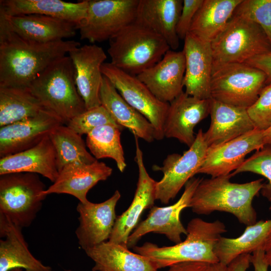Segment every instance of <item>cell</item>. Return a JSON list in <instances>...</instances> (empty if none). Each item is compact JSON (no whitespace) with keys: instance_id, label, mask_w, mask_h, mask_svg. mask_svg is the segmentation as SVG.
Returning a JSON list of instances; mask_svg holds the SVG:
<instances>
[{"instance_id":"22","label":"cell","mask_w":271,"mask_h":271,"mask_svg":"<svg viewBox=\"0 0 271 271\" xmlns=\"http://www.w3.org/2000/svg\"><path fill=\"white\" fill-rule=\"evenodd\" d=\"M210 125L204 132L208 147L219 145L255 128L246 108L210 99Z\"/></svg>"},{"instance_id":"33","label":"cell","mask_w":271,"mask_h":271,"mask_svg":"<svg viewBox=\"0 0 271 271\" xmlns=\"http://www.w3.org/2000/svg\"><path fill=\"white\" fill-rule=\"evenodd\" d=\"M49 136L55 150L59 173L70 164H90L97 161L87 151L82 136L66 125L61 124L55 127Z\"/></svg>"},{"instance_id":"27","label":"cell","mask_w":271,"mask_h":271,"mask_svg":"<svg viewBox=\"0 0 271 271\" xmlns=\"http://www.w3.org/2000/svg\"><path fill=\"white\" fill-rule=\"evenodd\" d=\"M22 228L0 217V271L22 268L31 271H54L31 253Z\"/></svg>"},{"instance_id":"16","label":"cell","mask_w":271,"mask_h":271,"mask_svg":"<svg viewBox=\"0 0 271 271\" xmlns=\"http://www.w3.org/2000/svg\"><path fill=\"white\" fill-rule=\"evenodd\" d=\"M68 54L74 67L76 87L86 109L101 105V66L107 58L103 49L94 44L85 45Z\"/></svg>"},{"instance_id":"13","label":"cell","mask_w":271,"mask_h":271,"mask_svg":"<svg viewBox=\"0 0 271 271\" xmlns=\"http://www.w3.org/2000/svg\"><path fill=\"white\" fill-rule=\"evenodd\" d=\"M264 146V130L255 128L225 143L209 147L197 174L212 177L228 175L242 164L248 154Z\"/></svg>"},{"instance_id":"38","label":"cell","mask_w":271,"mask_h":271,"mask_svg":"<svg viewBox=\"0 0 271 271\" xmlns=\"http://www.w3.org/2000/svg\"><path fill=\"white\" fill-rule=\"evenodd\" d=\"M247 111L255 128L264 130L271 125V82L264 86Z\"/></svg>"},{"instance_id":"28","label":"cell","mask_w":271,"mask_h":271,"mask_svg":"<svg viewBox=\"0 0 271 271\" xmlns=\"http://www.w3.org/2000/svg\"><path fill=\"white\" fill-rule=\"evenodd\" d=\"M100 99L101 105L109 112L118 125L128 128L134 136L148 143L155 140L153 125L124 100L104 76L100 90Z\"/></svg>"},{"instance_id":"43","label":"cell","mask_w":271,"mask_h":271,"mask_svg":"<svg viewBox=\"0 0 271 271\" xmlns=\"http://www.w3.org/2000/svg\"><path fill=\"white\" fill-rule=\"evenodd\" d=\"M251 254H244L234 259L228 266L230 271H246L249 268Z\"/></svg>"},{"instance_id":"14","label":"cell","mask_w":271,"mask_h":271,"mask_svg":"<svg viewBox=\"0 0 271 271\" xmlns=\"http://www.w3.org/2000/svg\"><path fill=\"white\" fill-rule=\"evenodd\" d=\"M136 144L135 160L139 170L137 189L131 203L121 215L116 217L108 241L127 246L128 238L137 226L145 210L154 206L156 200L157 182L151 178L145 166L143 154L138 138L134 136Z\"/></svg>"},{"instance_id":"36","label":"cell","mask_w":271,"mask_h":271,"mask_svg":"<svg viewBox=\"0 0 271 271\" xmlns=\"http://www.w3.org/2000/svg\"><path fill=\"white\" fill-rule=\"evenodd\" d=\"M232 16L240 17L258 25L271 44V0H242Z\"/></svg>"},{"instance_id":"40","label":"cell","mask_w":271,"mask_h":271,"mask_svg":"<svg viewBox=\"0 0 271 271\" xmlns=\"http://www.w3.org/2000/svg\"><path fill=\"white\" fill-rule=\"evenodd\" d=\"M245 63L264 73L266 76V85L271 82V51L255 56Z\"/></svg>"},{"instance_id":"10","label":"cell","mask_w":271,"mask_h":271,"mask_svg":"<svg viewBox=\"0 0 271 271\" xmlns=\"http://www.w3.org/2000/svg\"><path fill=\"white\" fill-rule=\"evenodd\" d=\"M101 72L124 100L153 125L155 140L163 139L169 103L158 99L137 76L125 72L110 62L103 64Z\"/></svg>"},{"instance_id":"19","label":"cell","mask_w":271,"mask_h":271,"mask_svg":"<svg viewBox=\"0 0 271 271\" xmlns=\"http://www.w3.org/2000/svg\"><path fill=\"white\" fill-rule=\"evenodd\" d=\"M210 99H200L183 91L170 102L164 124L165 137L191 147L195 140L194 127L210 113Z\"/></svg>"},{"instance_id":"41","label":"cell","mask_w":271,"mask_h":271,"mask_svg":"<svg viewBox=\"0 0 271 271\" xmlns=\"http://www.w3.org/2000/svg\"><path fill=\"white\" fill-rule=\"evenodd\" d=\"M214 264L200 261L183 262L170 266L164 271H213Z\"/></svg>"},{"instance_id":"23","label":"cell","mask_w":271,"mask_h":271,"mask_svg":"<svg viewBox=\"0 0 271 271\" xmlns=\"http://www.w3.org/2000/svg\"><path fill=\"white\" fill-rule=\"evenodd\" d=\"M182 6V0H140L136 21L160 35L176 51L179 46L176 28Z\"/></svg>"},{"instance_id":"34","label":"cell","mask_w":271,"mask_h":271,"mask_svg":"<svg viewBox=\"0 0 271 271\" xmlns=\"http://www.w3.org/2000/svg\"><path fill=\"white\" fill-rule=\"evenodd\" d=\"M123 129L118 125H101L86 134V145L97 160L106 158L113 159L120 172H123L126 166L120 142Z\"/></svg>"},{"instance_id":"4","label":"cell","mask_w":271,"mask_h":271,"mask_svg":"<svg viewBox=\"0 0 271 271\" xmlns=\"http://www.w3.org/2000/svg\"><path fill=\"white\" fill-rule=\"evenodd\" d=\"M43 107L67 125L86 111L75 84L74 70L69 56L55 61L40 73L28 87Z\"/></svg>"},{"instance_id":"44","label":"cell","mask_w":271,"mask_h":271,"mask_svg":"<svg viewBox=\"0 0 271 271\" xmlns=\"http://www.w3.org/2000/svg\"><path fill=\"white\" fill-rule=\"evenodd\" d=\"M262 249L264 252V258L268 266L271 267V234L266 239Z\"/></svg>"},{"instance_id":"12","label":"cell","mask_w":271,"mask_h":271,"mask_svg":"<svg viewBox=\"0 0 271 271\" xmlns=\"http://www.w3.org/2000/svg\"><path fill=\"white\" fill-rule=\"evenodd\" d=\"M201 179L195 177L190 179L185 184L181 197L174 204L151 208L147 218L138 224L129 235L127 247H134L143 236L152 232L164 234L175 244L181 242L182 235L187 234L186 228L181 221V213L190 207L193 195Z\"/></svg>"},{"instance_id":"42","label":"cell","mask_w":271,"mask_h":271,"mask_svg":"<svg viewBox=\"0 0 271 271\" xmlns=\"http://www.w3.org/2000/svg\"><path fill=\"white\" fill-rule=\"evenodd\" d=\"M250 262L253 266L254 271H268L269 266L264 258V252L262 248L252 253Z\"/></svg>"},{"instance_id":"1","label":"cell","mask_w":271,"mask_h":271,"mask_svg":"<svg viewBox=\"0 0 271 271\" xmlns=\"http://www.w3.org/2000/svg\"><path fill=\"white\" fill-rule=\"evenodd\" d=\"M79 46L74 40L43 43L26 39L0 14V86L29 87L50 64Z\"/></svg>"},{"instance_id":"24","label":"cell","mask_w":271,"mask_h":271,"mask_svg":"<svg viewBox=\"0 0 271 271\" xmlns=\"http://www.w3.org/2000/svg\"><path fill=\"white\" fill-rule=\"evenodd\" d=\"M27 172L37 174L54 183L57 179L56 152L49 134L24 151L0 159V175Z\"/></svg>"},{"instance_id":"11","label":"cell","mask_w":271,"mask_h":271,"mask_svg":"<svg viewBox=\"0 0 271 271\" xmlns=\"http://www.w3.org/2000/svg\"><path fill=\"white\" fill-rule=\"evenodd\" d=\"M208 145L202 129H199L193 144L182 155L172 154L164 160L162 166L155 165V171L163 173L156 185V200L168 204L195 174L205 158Z\"/></svg>"},{"instance_id":"29","label":"cell","mask_w":271,"mask_h":271,"mask_svg":"<svg viewBox=\"0 0 271 271\" xmlns=\"http://www.w3.org/2000/svg\"><path fill=\"white\" fill-rule=\"evenodd\" d=\"M94 262L92 271H158L155 263L122 245L103 242L85 250Z\"/></svg>"},{"instance_id":"35","label":"cell","mask_w":271,"mask_h":271,"mask_svg":"<svg viewBox=\"0 0 271 271\" xmlns=\"http://www.w3.org/2000/svg\"><path fill=\"white\" fill-rule=\"evenodd\" d=\"M243 172H251L264 177L267 182L260 190L262 196L271 203V145H265L256 151L251 156L233 173V176Z\"/></svg>"},{"instance_id":"18","label":"cell","mask_w":271,"mask_h":271,"mask_svg":"<svg viewBox=\"0 0 271 271\" xmlns=\"http://www.w3.org/2000/svg\"><path fill=\"white\" fill-rule=\"evenodd\" d=\"M184 41L185 92L200 99H211L210 86L213 73L211 43L190 33Z\"/></svg>"},{"instance_id":"46","label":"cell","mask_w":271,"mask_h":271,"mask_svg":"<svg viewBox=\"0 0 271 271\" xmlns=\"http://www.w3.org/2000/svg\"><path fill=\"white\" fill-rule=\"evenodd\" d=\"M213 271H230L228 265L218 262L214 264Z\"/></svg>"},{"instance_id":"37","label":"cell","mask_w":271,"mask_h":271,"mask_svg":"<svg viewBox=\"0 0 271 271\" xmlns=\"http://www.w3.org/2000/svg\"><path fill=\"white\" fill-rule=\"evenodd\" d=\"M105 124L118 125L109 112L101 105L87 109L72 119L66 125L82 136L87 134L96 127Z\"/></svg>"},{"instance_id":"3","label":"cell","mask_w":271,"mask_h":271,"mask_svg":"<svg viewBox=\"0 0 271 271\" xmlns=\"http://www.w3.org/2000/svg\"><path fill=\"white\" fill-rule=\"evenodd\" d=\"M186 230V239L174 245L160 247L148 242L135 246L133 250L150 258L158 269L183 262H219L215 248L227 231L224 223L218 220L208 222L195 218L189 222Z\"/></svg>"},{"instance_id":"39","label":"cell","mask_w":271,"mask_h":271,"mask_svg":"<svg viewBox=\"0 0 271 271\" xmlns=\"http://www.w3.org/2000/svg\"><path fill=\"white\" fill-rule=\"evenodd\" d=\"M203 0H183L181 12L177 25L180 40H184L189 33L193 19Z\"/></svg>"},{"instance_id":"7","label":"cell","mask_w":271,"mask_h":271,"mask_svg":"<svg viewBox=\"0 0 271 271\" xmlns=\"http://www.w3.org/2000/svg\"><path fill=\"white\" fill-rule=\"evenodd\" d=\"M46 190L37 174L0 175V217L22 228L29 226L47 197Z\"/></svg>"},{"instance_id":"15","label":"cell","mask_w":271,"mask_h":271,"mask_svg":"<svg viewBox=\"0 0 271 271\" xmlns=\"http://www.w3.org/2000/svg\"><path fill=\"white\" fill-rule=\"evenodd\" d=\"M120 197L119 191L116 190L104 202L78 203L76 209L79 225L75 234L84 251L109 240L117 217L115 207Z\"/></svg>"},{"instance_id":"6","label":"cell","mask_w":271,"mask_h":271,"mask_svg":"<svg viewBox=\"0 0 271 271\" xmlns=\"http://www.w3.org/2000/svg\"><path fill=\"white\" fill-rule=\"evenodd\" d=\"M210 43L213 71L226 64L245 63L271 51L270 43L260 27L236 16H232Z\"/></svg>"},{"instance_id":"21","label":"cell","mask_w":271,"mask_h":271,"mask_svg":"<svg viewBox=\"0 0 271 271\" xmlns=\"http://www.w3.org/2000/svg\"><path fill=\"white\" fill-rule=\"evenodd\" d=\"M112 173V169L97 160L93 163H74L65 167L56 180L44 191L51 194H67L75 197L79 202L89 201L87 194L98 182L105 181Z\"/></svg>"},{"instance_id":"5","label":"cell","mask_w":271,"mask_h":271,"mask_svg":"<svg viewBox=\"0 0 271 271\" xmlns=\"http://www.w3.org/2000/svg\"><path fill=\"white\" fill-rule=\"evenodd\" d=\"M109 42L110 63L134 76L154 66L171 49L162 37L136 21Z\"/></svg>"},{"instance_id":"9","label":"cell","mask_w":271,"mask_h":271,"mask_svg":"<svg viewBox=\"0 0 271 271\" xmlns=\"http://www.w3.org/2000/svg\"><path fill=\"white\" fill-rule=\"evenodd\" d=\"M140 0H88L87 16L77 27L81 40H109L136 20Z\"/></svg>"},{"instance_id":"30","label":"cell","mask_w":271,"mask_h":271,"mask_svg":"<svg viewBox=\"0 0 271 271\" xmlns=\"http://www.w3.org/2000/svg\"><path fill=\"white\" fill-rule=\"evenodd\" d=\"M270 234L271 218L246 226L242 234L236 238L222 236L215 248V253L219 262L228 265L238 256L251 254L262 248Z\"/></svg>"},{"instance_id":"32","label":"cell","mask_w":271,"mask_h":271,"mask_svg":"<svg viewBox=\"0 0 271 271\" xmlns=\"http://www.w3.org/2000/svg\"><path fill=\"white\" fill-rule=\"evenodd\" d=\"M44 109L28 87L0 86V127L35 116Z\"/></svg>"},{"instance_id":"2","label":"cell","mask_w":271,"mask_h":271,"mask_svg":"<svg viewBox=\"0 0 271 271\" xmlns=\"http://www.w3.org/2000/svg\"><path fill=\"white\" fill-rule=\"evenodd\" d=\"M232 173L209 179L202 178L192 197L190 207L199 215L221 211L234 215L241 224L250 225L256 222L252 201L260 191L263 179L245 183L230 181Z\"/></svg>"},{"instance_id":"45","label":"cell","mask_w":271,"mask_h":271,"mask_svg":"<svg viewBox=\"0 0 271 271\" xmlns=\"http://www.w3.org/2000/svg\"><path fill=\"white\" fill-rule=\"evenodd\" d=\"M264 145H271V125L264 130Z\"/></svg>"},{"instance_id":"47","label":"cell","mask_w":271,"mask_h":271,"mask_svg":"<svg viewBox=\"0 0 271 271\" xmlns=\"http://www.w3.org/2000/svg\"><path fill=\"white\" fill-rule=\"evenodd\" d=\"M10 271H31V270L25 269L22 268H16L11 270Z\"/></svg>"},{"instance_id":"20","label":"cell","mask_w":271,"mask_h":271,"mask_svg":"<svg viewBox=\"0 0 271 271\" xmlns=\"http://www.w3.org/2000/svg\"><path fill=\"white\" fill-rule=\"evenodd\" d=\"M185 72L183 51H168L156 64L137 75L160 100L170 103L183 92Z\"/></svg>"},{"instance_id":"31","label":"cell","mask_w":271,"mask_h":271,"mask_svg":"<svg viewBox=\"0 0 271 271\" xmlns=\"http://www.w3.org/2000/svg\"><path fill=\"white\" fill-rule=\"evenodd\" d=\"M242 0H203L190 33L211 42L224 29Z\"/></svg>"},{"instance_id":"17","label":"cell","mask_w":271,"mask_h":271,"mask_svg":"<svg viewBox=\"0 0 271 271\" xmlns=\"http://www.w3.org/2000/svg\"><path fill=\"white\" fill-rule=\"evenodd\" d=\"M61 124L56 115L44 109L35 116L0 127L1 158L33 147Z\"/></svg>"},{"instance_id":"8","label":"cell","mask_w":271,"mask_h":271,"mask_svg":"<svg viewBox=\"0 0 271 271\" xmlns=\"http://www.w3.org/2000/svg\"><path fill=\"white\" fill-rule=\"evenodd\" d=\"M266 81L264 72L245 63L226 64L213 71L211 98L247 109L258 98Z\"/></svg>"},{"instance_id":"48","label":"cell","mask_w":271,"mask_h":271,"mask_svg":"<svg viewBox=\"0 0 271 271\" xmlns=\"http://www.w3.org/2000/svg\"><path fill=\"white\" fill-rule=\"evenodd\" d=\"M65 271H72V270L68 269V270H65Z\"/></svg>"},{"instance_id":"26","label":"cell","mask_w":271,"mask_h":271,"mask_svg":"<svg viewBox=\"0 0 271 271\" xmlns=\"http://www.w3.org/2000/svg\"><path fill=\"white\" fill-rule=\"evenodd\" d=\"M88 0L77 3L60 0H1L0 13L6 16L30 14L45 15L62 19L77 27L87 16Z\"/></svg>"},{"instance_id":"25","label":"cell","mask_w":271,"mask_h":271,"mask_svg":"<svg viewBox=\"0 0 271 271\" xmlns=\"http://www.w3.org/2000/svg\"><path fill=\"white\" fill-rule=\"evenodd\" d=\"M0 14L4 17L13 32L26 39L36 42L64 40L74 36L77 30L74 24L52 17L37 14Z\"/></svg>"}]
</instances>
